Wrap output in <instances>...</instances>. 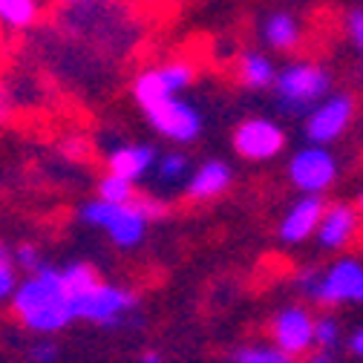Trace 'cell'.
<instances>
[{
	"mask_svg": "<svg viewBox=\"0 0 363 363\" xmlns=\"http://www.w3.org/2000/svg\"><path fill=\"white\" fill-rule=\"evenodd\" d=\"M107 162H110V173H118L135 182L156 164V150L150 145H124V147H116Z\"/></svg>",
	"mask_w": 363,
	"mask_h": 363,
	"instance_id": "obj_15",
	"label": "cell"
},
{
	"mask_svg": "<svg viewBox=\"0 0 363 363\" xmlns=\"http://www.w3.org/2000/svg\"><path fill=\"white\" fill-rule=\"evenodd\" d=\"M12 306L32 332H43V335L61 332L75 317L69 306V294L64 291L61 283V271H52L47 265H40L32 280L15 289Z\"/></svg>",
	"mask_w": 363,
	"mask_h": 363,
	"instance_id": "obj_1",
	"label": "cell"
},
{
	"mask_svg": "<svg viewBox=\"0 0 363 363\" xmlns=\"http://www.w3.org/2000/svg\"><path fill=\"white\" fill-rule=\"evenodd\" d=\"M314 323L311 314L300 306H289L283 308L277 317H274V340L283 352H289L291 357L294 354H303L314 346Z\"/></svg>",
	"mask_w": 363,
	"mask_h": 363,
	"instance_id": "obj_10",
	"label": "cell"
},
{
	"mask_svg": "<svg viewBox=\"0 0 363 363\" xmlns=\"http://www.w3.org/2000/svg\"><path fill=\"white\" fill-rule=\"evenodd\" d=\"M133 202H135V208L145 213L147 222H150V219H162V216L167 213L164 202H159V199H153V196H133Z\"/></svg>",
	"mask_w": 363,
	"mask_h": 363,
	"instance_id": "obj_26",
	"label": "cell"
},
{
	"mask_svg": "<svg viewBox=\"0 0 363 363\" xmlns=\"http://www.w3.org/2000/svg\"><path fill=\"white\" fill-rule=\"evenodd\" d=\"M289 179L291 185L303 194H323L326 188L335 185L337 179V162L326 150V145H314L303 147L291 156L289 162Z\"/></svg>",
	"mask_w": 363,
	"mask_h": 363,
	"instance_id": "obj_3",
	"label": "cell"
},
{
	"mask_svg": "<svg viewBox=\"0 0 363 363\" xmlns=\"http://www.w3.org/2000/svg\"><path fill=\"white\" fill-rule=\"evenodd\" d=\"M332 86V75L311 61H294L277 72L274 93L283 110L289 113H308L320 104Z\"/></svg>",
	"mask_w": 363,
	"mask_h": 363,
	"instance_id": "obj_2",
	"label": "cell"
},
{
	"mask_svg": "<svg viewBox=\"0 0 363 363\" xmlns=\"http://www.w3.org/2000/svg\"><path fill=\"white\" fill-rule=\"evenodd\" d=\"M145 116L150 121V127L156 133H162L164 139L170 142H179V145H188L194 142L196 135L202 133V116L194 104L182 101L176 96L159 101V104H150L145 107Z\"/></svg>",
	"mask_w": 363,
	"mask_h": 363,
	"instance_id": "obj_4",
	"label": "cell"
},
{
	"mask_svg": "<svg viewBox=\"0 0 363 363\" xmlns=\"http://www.w3.org/2000/svg\"><path fill=\"white\" fill-rule=\"evenodd\" d=\"M170 96H176V93L167 86V81L162 75V67H150V69L139 72L135 81H133V99L142 110L150 107V104H159V101H164Z\"/></svg>",
	"mask_w": 363,
	"mask_h": 363,
	"instance_id": "obj_17",
	"label": "cell"
},
{
	"mask_svg": "<svg viewBox=\"0 0 363 363\" xmlns=\"http://www.w3.org/2000/svg\"><path fill=\"white\" fill-rule=\"evenodd\" d=\"M354 113L352 96H326L306 116V135L314 145H329L349 127Z\"/></svg>",
	"mask_w": 363,
	"mask_h": 363,
	"instance_id": "obj_8",
	"label": "cell"
},
{
	"mask_svg": "<svg viewBox=\"0 0 363 363\" xmlns=\"http://www.w3.org/2000/svg\"><path fill=\"white\" fill-rule=\"evenodd\" d=\"M18 262H21V265H26L29 271H38V268L43 265V262L38 259V251H35L32 245H23V248L18 251Z\"/></svg>",
	"mask_w": 363,
	"mask_h": 363,
	"instance_id": "obj_27",
	"label": "cell"
},
{
	"mask_svg": "<svg viewBox=\"0 0 363 363\" xmlns=\"http://www.w3.org/2000/svg\"><path fill=\"white\" fill-rule=\"evenodd\" d=\"M354 228H357L354 211L349 205H332L323 213V222H320V228H317V240H320L323 248L337 251L354 237Z\"/></svg>",
	"mask_w": 363,
	"mask_h": 363,
	"instance_id": "obj_12",
	"label": "cell"
},
{
	"mask_svg": "<svg viewBox=\"0 0 363 363\" xmlns=\"http://www.w3.org/2000/svg\"><path fill=\"white\" fill-rule=\"evenodd\" d=\"M349 346H352V352H354V354H357V357L363 360V326H360V329H357V332L352 335V340H349Z\"/></svg>",
	"mask_w": 363,
	"mask_h": 363,
	"instance_id": "obj_30",
	"label": "cell"
},
{
	"mask_svg": "<svg viewBox=\"0 0 363 363\" xmlns=\"http://www.w3.org/2000/svg\"><path fill=\"white\" fill-rule=\"evenodd\" d=\"M340 340V326L332 320V317H323V320L314 323V343L320 349H335Z\"/></svg>",
	"mask_w": 363,
	"mask_h": 363,
	"instance_id": "obj_23",
	"label": "cell"
},
{
	"mask_svg": "<svg viewBox=\"0 0 363 363\" xmlns=\"http://www.w3.org/2000/svg\"><path fill=\"white\" fill-rule=\"evenodd\" d=\"M64 153H67L69 159H81V153H84V142L78 139V135H72L69 142H64Z\"/></svg>",
	"mask_w": 363,
	"mask_h": 363,
	"instance_id": "obj_29",
	"label": "cell"
},
{
	"mask_svg": "<svg viewBox=\"0 0 363 363\" xmlns=\"http://www.w3.org/2000/svg\"><path fill=\"white\" fill-rule=\"evenodd\" d=\"M234 363H291V354L283 352L280 346H245L234 352Z\"/></svg>",
	"mask_w": 363,
	"mask_h": 363,
	"instance_id": "obj_20",
	"label": "cell"
},
{
	"mask_svg": "<svg viewBox=\"0 0 363 363\" xmlns=\"http://www.w3.org/2000/svg\"><path fill=\"white\" fill-rule=\"evenodd\" d=\"M346 32L354 43V50L363 55V9H352L346 15Z\"/></svg>",
	"mask_w": 363,
	"mask_h": 363,
	"instance_id": "obj_25",
	"label": "cell"
},
{
	"mask_svg": "<svg viewBox=\"0 0 363 363\" xmlns=\"http://www.w3.org/2000/svg\"><path fill=\"white\" fill-rule=\"evenodd\" d=\"M40 18V0H0V26L6 29H29Z\"/></svg>",
	"mask_w": 363,
	"mask_h": 363,
	"instance_id": "obj_18",
	"label": "cell"
},
{
	"mask_svg": "<svg viewBox=\"0 0 363 363\" xmlns=\"http://www.w3.org/2000/svg\"><path fill=\"white\" fill-rule=\"evenodd\" d=\"M259 32H262V40L277 52H291L303 38V26L291 12H271L262 21Z\"/></svg>",
	"mask_w": 363,
	"mask_h": 363,
	"instance_id": "obj_14",
	"label": "cell"
},
{
	"mask_svg": "<svg viewBox=\"0 0 363 363\" xmlns=\"http://www.w3.org/2000/svg\"><path fill=\"white\" fill-rule=\"evenodd\" d=\"M326 306L337 303H363V262L357 259H337L329 271L317 277V286L311 291Z\"/></svg>",
	"mask_w": 363,
	"mask_h": 363,
	"instance_id": "obj_6",
	"label": "cell"
},
{
	"mask_svg": "<svg viewBox=\"0 0 363 363\" xmlns=\"http://www.w3.org/2000/svg\"><path fill=\"white\" fill-rule=\"evenodd\" d=\"M283 147H286V135L280 124H274L271 118H248L234 130V150L242 159L265 162L274 159Z\"/></svg>",
	"mask_w": 363,
	"mask_h": 363,
	"instance_id": "obj_7",
	"label": "cell"
},
{
	"mask_svg": "<svg viewBox=\"0 0 363 363\" xmlns=\"http://www.w3.org/2000/svg\"><path fill=\"white\" fill-rule=\"evenodd\" d=\"M323 213H326V202L320 199V194H303V199L294 202L280 222V240L289 245L308 240L311 234H317V228H320Z\"/></svg>",
	"mask_w": 363,
	"mask_h": 363,
	"instance_id": "obj_9",
	"label": "cell"
},
{
	"mask_svg": "<svg viewBox=\"0 0 363 363\" xmlns=\"http://www.w3.org/2000/svg\"><path fill=\"white\" fill-rule=\"evenodd\" d=\"M145 225H147V219H145V213L135 208V202L130 199V202H116V208H113V213H110V219H107V234L113 237V242L116 245H121V248H130V245H135V242H142V237H145Z\"/></svg>",
	"mask_w": 363,
	"mask_h": 363,
	"instance_id": "obj_11",
	"label": "cell"
},
{
	"mask_svg": "<svg viewBox=\"0 0 363 363\" xmlns=\"http://www.w3.org/2000/svg\"><path fill=\"white\" fill-rule=\"evenodd\" d=\"M69 306H72V314L81 317V320H96V323L113 326L121 320L124 311H130L135 306V294L127 289L96 283L93 289L75 294Z\"/></svg>",
	"mask_w": 363,
	"mask_h": 363,
	"instance_id": "obj_5",
	"label": "cell"
},
{
	"mask_svg": "<svg viewBox=\"0 0 363 363\" xmlns=\"http://www.w3.org/2000/svg\"><path fill=\"white\" fill-rule=\"evenodd\" d=\"M55 354H58V352H55V346H50V343H43V346H35V349H32V360H35V363H52Z\"/></svg>",
	"mask_w": 363,
	"mask_h": 363,
	"instance_id": "obj_28",
	"label": "cell"
},
{
	"mask_svg": "<svg viewBox=\"0 0 363 363\" xmlns=\"http://www.w3.org/2000/svg\"><path fill=\"white\" fill-rule=\"evenodd\" d=\"M308 363H335V360H332V349H320V352H314Z\"/></svg>",
	"mask_w": 363,
	"mask_h": 363,
	"instance_id": "obj_32",
	"label": "cell"
},
{
	"mask_svg": "<svg viewBox=\"0 0 363 363\" xmlns=\"http://www.w3.org/2000/svg\"><path fill=\"white\" fill-rule=\"evenodd\" d=\"M142 363H162V357H159L156 352H145V354H142Z\"/></svg>",
	"mask_w": 363,
	"mask_h": 363,
	"instance_id": "obj_33",
	"label": "cell"
},
{
	"mask_svg": "<svg viewBox=\"0 0 363 363\" xmlns=\"http://www.w3.org/2000/svg\"><path fill=\"white\" fill-rule=\"evenodd\" d=\"M237 75L240 81L248 86V89H265V86H274L277 81V67L268 55L251 50V52H242L240 61H237Z\"/></svg>",
	"mask_w": 363,
	"mask_h": 363,
	"instance_id": "obj_16",
	"label": "cell"
},
{
	"mask_svg": "<svg viewBox=\"0 0 363 363\" xmlns=\"http://www.w3.org/2000/svg\"><path fill=\"white\" fill-rule=\"evenodd\" d=\"M231 167L225 164V162H219V159H213V162H205L194 176H191V182H188V194L194 196V199H216V196H222L225 191L231 188Z\"/></svg>",
	"mask_w": 363,
	"mask_h": 363,
	"instance_id": "obj_13",
	"label": "cell"
},
{
	"mask_svg": "<svg viewBox=\"0 0 363 363\" xmlns=\"http://www.w3.org/2000/svg\"><path fill=\"white\" fill-rule=\"evenodd\" d=\"M162 75H164V81H167V86L173 89V93H182L185 86L194 84L196 69L188 61H167V64H162Z\"/></svg>",
	"mask_w": 363,
	"mask_h": 363,
	"instance_id": "obj_22",
	"label": "cell"
},
{
	"mask_svg": "<svg viewBox=\"0 0 363 363\" xmlns=\"http://www.w3.org/2000/svg\"><path fill=\"white\" fill-rule=\"evenodd\" d=\"M357 205H360V211H363V188H360V196H357Z\"/></svg>",
	"mask_w": 363,
	"mask_h": 363,
	"instance_id": "obj_35",
	"label": "cell"
},
{
	"mask_svg": "<svg viewBox=\"0 0 363 363\" xmlns=\"http://www.w3.org/2000/svg\"><path fill=\"white\" fill-rule=\"evenodd\" d=\"M61 4H69V6H86V4H96V0H61Z\"/></svg>",
	"mask_w": 363,
	"mask_h": 363,
	"instance_id": "obj_34",
	"label": "cell"
},
{
	"mask_svg": "<svg viewBox=\"0 0 363 363\" xmlns=\"http://www.w3.org/2000/svg\"><path fill=\"white\" fill-rule=\"evenodd\" d=\"M185 173H188V156H182V153H167L159 162V176L167 179V182H176Z\"/></svg>",
	"mask_w": 363,
	"mask_h": 363,
	"instance_id": "obj_24",
	"label": "cell"
},
{
	"mask_svg": "<svg viewBox=\"0 0 363 363\" xmlns=\"http://www.w3.org/2000/svg\"><path fill=\"white\" fill-rule=\"evenodd\" d=\"M99 196L107 202H130L133 199V182L118 176V173H107L99 182Z\"/></svg>",
	"mask_w": 363,
	"mask_h": 363,
	"instance_id": "obj_21",
	"label": "cell"
},
{
	"mask_svg": "<svg viewBox=\"0 0 363 363\" xmlns=\"http://www.w3.org/2000/svg\"><path fill=\"white\" fill-rule=\"evenodd\" d=\"M61 283H64V291L69 294V303H72L75 294L93 289L99 283V277H96V271L89 268V265H81L78 262V265H69V268L61 271Z\"/></svg>",
	"mask_w": 363,
	"mask_h": 363,
	"instance_id": "obj_19",
	"label": "cell"
},
{
	"mask_svg": "<svg viewBox=\"0 0 363 363\" xmlns=\"http://www.w3.org/2000/svg\"><path fill=\"white\" fill-rule=\"evenodd\" d=\"M9 116V93H6V86L0 84V121H4Z\"/></svg>",
	"mask_w": 363,
	"mask_h": 363,
	"instance_id": "obj_31",
	"label": "cell"
}]
</instances>
